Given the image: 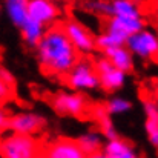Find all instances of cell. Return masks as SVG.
<instances>
[{
    "label": "cell",
    "mask_w": 158,
    "mask_h": 158,
    "mask_svg": "<svg viewBox=\"0 0 158 158\" xmlns=\"http://www.w3.org/2000/svg\"><path fill=\"white\" fill-rule=\"evenodd\" d=\"M40 68L51 75H68L77 64L78 51L68 39L63 26L54 25L46 29L45 37L35 48Z\"/></svg>",
    "instance_id": "obj_1"
},
{
    "label": "cell",
    "mask_w": 158,
    "mask_h": 158,
    "mask_svg": "<svg viewBox=\"0 0 158 158\" xmlns=\"http://www.w3.org/2000/svg\"><path fill=\"white\" fill-rule=\"evenodd\" d=\"M66 85L74 89V92L95 91L100 88V78L95 69V64L89 60H78L77 64L66 75Z\"/></svg>",
    "instance_id": "obj_2"
},
{
    "label": "cell",
    "mask_w": 158,
    "mask_h": 158,
    "mask_svg": "<svg viewBox=\"0 0 158 158\" xmlns=\"http://www.w3.org/2000/svg\"><path fill=\"white\" fill-rule=\"evenodd\" d=\"M3 158H34L39 154V143L32 135L11 134L2 141Z\"/></svg>",
    "instance_id": "obj_3"
},
{
    "label": "cell",
    "mask_w": 158,
    "mask_h": 158,
    "mask_svg": "<svg viewBox=\"0 0 158 158\" xmlns=\"http://www.w3.org/2000/svg\"><path fill=\"white\" fill-rule=\"evenodd\" d=\"M126 48L134 54V57L143 60H154L158 57V32L144 28L143 31L127 39Z\"/></svg>",
    "instance_id": "obj_4"
},
{
    "label": "cell",
    "mask_w": 158,
    "mask_h": 158,
    "mask_svg": "<svg viewBox=\"0 0 158 158\" xmlns=\"http://www.w3.org/2000/svg\"><path fill=\"white\" fill-rule=\"evenodd\" d=\"M52 109L58 115H69V117H80L85 114L88 102L80 92L71 91H60L51 100Z\"/></svg>",
    "instance_id": "obj_5"
},
{
    "label": "cell",
    "mask_w": 158,
    "mask_h": 158,
    "mask_svg": "<svg viewBox=\"0 0 158 158\" xmlns=\"http://www.w3.org/2000/svg\"><path fill=\"white\" fill-rule=\"evenodd\" d=\"M94 64H95V69H97V74L100 78V88L103 91L117 92L126 85L127 74L120 71L118 68H115L109 61V58L100 57V58H97V61Z\"/></svg>",
    "instance_id": "obj_6"
},
{
    "label": "cell",
    "mask_w": 158,
    "mask_h": 158,
    "mask_svg": "<svg viewBox=\"0 0 158 158\" xmlns=\"http://www.w3.org/2000/svg\"><path fill=\"white\" fill-rule=\"evenodd\" d=\"M68 39L71 40V43L74 45V48L81 54H89L94 51V48H97L95 45V39L91 34L89 29H86L78 20L75 19H68L64 20V23L61 25Z\"/></svg>",
    "instance_id": "obj_7"
},
{
    "label": "cell",
    "mask_w": 158,
    "mask_h": 158,
    "mask_svg": "<svg viewBox=\"0 0 158 158\" xmlns=\"http://www.w3.org/2000/svg\"><path fill=\"white\" fill-rule=\"evenodd\" d=\"M45 124H46L45 117L32 110H22L9 117V131L12 134L34 135Z\"/></svg>",
    "instance_id": "obj_8"
},
{
    "label": "cell",
    "mask_w": 158,
    "mask_h": 158,
    "mask_svg": "<svg viewBox=\"0 0 158 158\" xmlns=\"http://www.w3.org/2000/svg\"><path fill=\"white\" fill-rule=\"evenodd\" d=\"M29 19L48 26H54L60 17V8L54 0H29Z\"/></svg>",
    "instance_id": "obj_9"
},
{
    "label": "cell",
    "mask_w": 158,
    "mask_h": 158,
    "mask_svg": "<svg viewBox=\"0 0 158 158\" xmlns=\"http://www.w3.org/2000/svg\"><path fill=\"white\" fill-rule=\"evenodd\" d=\"M45 155L48 158H88L81 151L77 140L71 138H57L49 143L45 149Z\"/></svg>",
    "instance_id": "obj_10"
},
{
    "label": "cell",
    "mask_w": 158,
    "mask_h": 158,
    "mask_svg": "<svg viewBox=\"0 0 158 158\" xmlns=\"http://www.w3.org/2000/svg\"><path fill=\"white\" fill-rule=\"evenodd\" d=\"M143 20L141 19H121V17H110L106 23V31L117 32L126 39L131 35L143 31Z\"/></svg>",
    "instance_id": "obj_11"
},
{
    "label": "cell",
    "mask_w": 158,
    "mask_h": 158,
    "mask_svg": "<svg viewBox=\"0 0 158 158\" xmlns=\"http://www.w3.org/2000/svg\"><path fill=\"white\" fill-rule=\"evenodd\" d=\"M3 6L9 22L19 29L29 19V0H5Z\"/></svg>",
    "instance_id": "obj_12"
},
{
    "label": "cell",
    "mask_w": 158,
    "mask_h": 158,
    "mask_svg": "<svg viewBox=\"0 0 158 158\" xmlns=\"http://www.w3.org/2000/svg\"><path fill=\"white\" fill-rule=\"evenodd\" d=\"M46 34V28L45 25L32 20V19H28L22 26H20V35H22V40L26 43V46L29 48H37L39 43L42 42V39L45 37Z\"/></svg>",
    "instance_id": "obj_13"
},
{
    "label": "cell",
    "mask_w": 158,
    "mask_h": 158,
    "mask_svg": "<svg viewBox=\"0 0 158 158\" xmlns=\"http://www.w3.org/2000/svg\"><path fill=\"white\" fill-rule=\"evenodd\" d=\"M92 117L98 123L100 132H102V135H103V138H105L106 141H112V140L120 138L118 137V132H117V129L114 126V123L109 118V114L106 110V106H100V105L95 106L92 109Z\"/></svg>",
    "instance_id": "obj_14"
},
{
    "label": "cell",
    "mask_w": 158,
    "mask_h": 158,
    "mask_svg": "<svg viewBox=\"0 0 158 158\" xmlns=\"http://www.w3.org/2000/svg\"><path fill=\"white\" fill-rule=\"evenodd\" d=\"M103 152L110 158H138V154L134 149V146L123 138L106 141Z\"/></svg>",
    "instance_id": "obj_15"
},
{
    "label": "cell",
    "mask_w": 158,
    "mask_h": 158,
    "mask_svg": "<svg viewBox=\"0 0 158 158\" xmlns=\"http://www.w3.org/2000/svg\"><path fill=\"white\" fill-rule=\"evenodd\" d=\"M77 143L88 157H91L94 154H98V152H102V149H105L103 135H102L100 131L98 132L97 131H88V132L81 134L77 138Z\"/></svg>",
    "instance_id": "obj_16"
},
{
    "label": "cell",
    "mask_w": 158,
    "mask_h": 158,
    "mask_svg": "<svg viewBox=\"0 0 158 158\" xmlns=\"http://www.w3.org/2000/svg\"><path fill=\"white\" fill-rule=\"evenodd\" d=\"M105 57L109 58V61L118 68L120 71L123 72H129L134 69V54L131 52L126 46H120V48H115V49H110L105 52Z\"/></svg>",
    "instance_id": "obj_17"
},
{
    "label": "cell",
    "mask_w": 158,
    "mask_h": 158,
    "mask_svg": "<svg viewBox=\"0 0 158 158\" xmlns=\"http://www.w3.org/2000/svg\"><path fill=\"white\" fill-rule=\"evenodd\" d=\"M112 17L141 19V11L135 0H112Z\"/></svg>",
    "instance_id": "obj_18"
},
{
    "label": "cell",
    "mask_w": 158,
    "mask_h": 158,
    "mask_svg": "<svg viewBox=\"0 0 158 158\" xmlns=\"http://www.w3.org/2000/svg\"><path fill=\"white\" fill-rule=\"evenodd\" d=\"M126 42H127L126 37H123L117 32H112V31H105L98 37H95V45L103 52H107V51L120 48V46H126Z\"/></svg>",
    "instance_id": "obj_19"
},
{
    "label": "cell",
    "mask_w": 158,
    "mask_h": 158,
    "mask_svg": "<svg viewBox=\"0 0 158 158\" xmlns=\"http://www.w3.org/2000/svg\"><path fill=\"white\" fill-rule=\"evenodd\" d=\"M83 9L102 15V17H112V0H85L83 2Z\"/></svg>",
    "instance_id": "obj_20"
},
{
    "label": "cell",
    "mask_w": 158,
    "mask_h": 158,
    "mask_svg": "<svg viewBox=\"0 0 158 158\" xmlns=\"http://www.w3.org/2000/svg\"><path fill=\"white\" fill-rule=\"evenodd\" d=\"M105 106L109 115H123V114H127L132 109V102L124 98V97L115 95V97H110L106 102Z\"/></svg>",
    "instance_id": "obj_21"
},
{
    "label": "cell",
    "mask_w": 158,
    "mask_h": 158,
    "mask_svg": "<svg viewBox=\"0 0 158 158\" xmlns=\"http://www.w3.org/2000/svg\"><path fill=\"white\" fill-rule=\"evenodd\" d=\"M144 131L148 134L151 144L158 148V120H146L144 121Z\"/></svg>",
    "instance_id": "obj_22"
},
{
    "label": "cell",
    "mask_w": 158,
    "mask_h": 158,
    "mask_svg": "<svg viewBox=\"0 0 158 158\" xmlns=\"http://www.w3.org/2000/svg\"><path fill=\"white\" fill-rule=\"evenodd\" d=\"M2 81L6 83V85H12V83H14V77H12L11 72L6 71L5 68H2Z\"/></svg>",
    "instance_id": "obj_23"
},
{
    "label": "cell",
    "mask_w": 158,
    "mask_h": 158,
    "mask_svg": "<svg viewBox=\"0 0 158 158\" xmlns=\"http://www.w3.org/2000/svg\"><path fill=\"white\" fill-rule=\"evenodd\" d=\"M9 117H11V115H8V117H6V114H5V112H2V114H0V126H2V131L9 129Z\"/></svg>",
    "instance_id": "obj_24"
},
{
    "label": "cell",
    "mask_w": 158,
    "mask_h": 158,
    "mask_svg": "<svg viewBox=\"0 0 158 158\" xmlns=\"http://www.w3.org/2000/svg\"><path fill=\"white\" fill-rule=\"evenodd\" d=\"M88 158H110V157H107L105 152L102 151V152H98V154H94V155H91V157H88Z\"/></svg>",
    "instance_id": "obj_25"
},
{
    "label": "cell",
    "mask_w": 158,
    "mask_h": 158,
    "mask_svg": "<svg viewBox=\"0 0 158 158\" xmlns=\"http://www.w3.org/2000/svg\"><path fill=\"white\" fill-rule=\"evenodd\" d=\"M34 158H48V157H46L45 154H37V155H35Z\"/></svg>",
    "instance_id": "obj_26"
}]
</instances>
